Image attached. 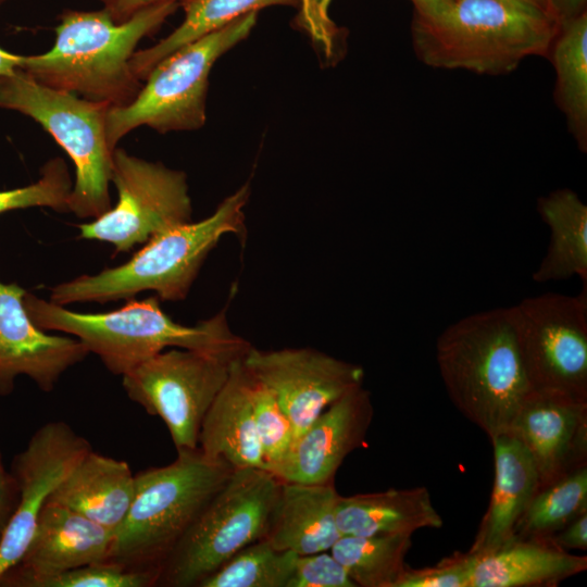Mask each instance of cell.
<instances>
[{
    "mask_svg": "<svg viewBox=\"0 0 587 587\" xmlns=\"http://www.w3.org/2000/svg\"><path fill=\"white\" fill-rule=\"evenodd\" d=\"M177 7L174 1L154 3L121 23L105 9L67 11L55 28L52 48L42 54L23 55L20 68L47 86L111 107L125 105L142 87L130 67L137 45Z\"/></svg>",
    "mask_w": 587,
    "mask_h": 587,
    "instance_id": "6da1fadb",
    "label": "cell"
},
{
    "mask_svg": "<svg viewBox=\"0 0 587 587\" xmlns=\"http://www.w3.org/2000/svg\"><path fill=\"white\" fill-rule=\"evenodd\" d=\"M436 362L457 410L491 440L509 432L529 391L514 307L464 316L436 340Z\"/></svg>",
    "mask_w": 587,
    "mask_h": 587,
    "instance_id": "7a4b0ae2",
    "label": "cell"
},
{
    "mask_svg": "<svg viewBox=\"0 0 587 587\" xmlns=\"http://www.w3.org/2000/svg\"><path fill=\"white\" fill-rule=\"evenodd\" d=\"M23 303L40 329L74 336L115 375H124L166 348L239 357L251 346L230 330L226 309L193 326H186L162 310L158 296L129 300L122 308L105 313L71 311L27 291Z\"/></svg>",
    "mask_w": 587,
    "mask_h": 587,
    "instance_id": "3957f363",
    "label": "cell"
},
{
    "mask_svg": "<svg viewBox=\"0 0 587 587\" xmlns=\"http://www.w3.org/2000/svg\"><path fill=\"white\" fill-rule=\"evenodd\" d=\"M559 26L523 0H453L435 16L414 14L412 40L426 65L498 75L549 52Z\"/></svg>",
    "mask_w": 587,
    "mask_h": 587,
    "instance_id": "277c9868",
    "label": "cell"
},
{
    "mask_svg": "<svg viewBox=\"0 0 587 587\" xmlns=\"http://www.w3.org/2000/svg\"><path fill=\"white\" fill-rule=\"evenodd\" d=\"M249 193V185L245 184L210 216L155 235L124 264L53 286L50 301L64 307L76 302L105 303L130 299L145 290H153L165 301L185 299L220 239L227 234L245 235L243 209Z\"/></svg>",
    "mask_w": 587,
    "mask_h": 587,
    "instance_id": "5b68a950",
    "label": "cell"
},
{
    "mask_svg": "<svg viewBox=\"0 0 587 587\" xmlns=\"http://www.w3.org/2000/svg\"><path fill=\"white\" fill-rule=\"evenodd\" d=\"M233 471L197 448L177 450L172 463L139 472L107 561L159 577L170 553Z\"/></svg>",
    "mask_w": 587,
    "mask_h": 587,
    "instance_id": "8992f818",
    "label": "cell"
},
{
    "mask_svg": "<svg viewBox=\"0 0 587 587\" xmlns=\"http://www.w3.org/2000/svg\"><path fill=\"white\" fill-rule=\"evenodd\" d=\"M110 107L47 86L21 68L0 76V108L35 120L73 161L75 183L68 210L82 218H97L111 209L114 149L107 134Z\"/></svg>",
    "mask_w": 587,
    "mask_h": 587,
    "instance_id": "52a82bcc",
    "label": "cell"
},
{
    "mask_svg": "<svg viewBox=\"0 0 587 587\" xmlns=\"http://www.w3.org/2000/svg\"><path fill=\"white\" fill-rule=\"evenodd\" d=\"M280 485L266 469L234 470L170 553L157 584L198 587L235 553L263 539Z\"/></svg>",
    "mask_w": 587,
    "mask_h": 587,
    "instance_id": "ba28073f",
    "label": "cell"
},
{
    "mask_svg": "<svg viewBox=\"0 0 587 587\" xmlns=\"http://www.w3.org/2000/svg\"><path fill=\"white\" fill-rule=\"evenodd\" d=\"M257 17L255 11L245 14L159 62L133 101L110 107L107 134L111 148L142 125L159 133L203 126L210 71L222 54L250 34Z\"/></svg>",
    "mask_w": 587,
    "mask_h": 587,
    "instance_id": "9c48e42d",
    "label": "cell"
},
{
    "mask_svg": "<svg viewBox=\"0 0 587 587\" xmlns=\"http://www.w3.org/2000/svg\"><path fill=\"white\" fill-rule=\"evenodd\" d=\"M239 357L172 348L122 375L123 388L164 422L176 450L197 449L203 417Z\"/></svg>",
    "mask_w": 587,
    "mask_h": 587,
    "instance_id": "30bf717a",
    "label": "cell"
},
{
    "mask_svg": "<svg viewBox=\"0 0 587 587\" xmlns=\"http://www.w3.org/2000/svg\"><path fill=\"white\" fill-rule=\"evenodd\" d=\"M529 390L587 400V286L546 292L513 305Z\"/></svg>",
    "mask_w": 587,
    "mask_h": 587,
    "instance_id": "8fae6325",
    "label": "cell"
},
{
    "mask_svg": "<svg viewBox=\"0 0 587 587\" xmlns=\"http://www.w3.org/2000/svg\"><path fill=\"white\" fill-rule=\"evenodd\" d=\"M111 182L117 202L90 223L79 224V238L113 245L115 253L177 225L191 222V200L184 172L115 148Z\"/></svg>",
    "mask_w": 587,
    "mask_h": 587,
    "instance_id": "7c38bea8",
    "label": "cell"
},
{
    "mask_svg": "<svg viewBox=\"0 0 587 587\" xmlns=\"http://www.w3.org/2000/svg\"><path fill=\"white\" fill-rule=\"evenodd\" d=\"M242 362L273 392L291 422L295 438L364 380L361 365L311 348L260 350L250 346Z\"/></svg>",
    "mask_w": 587,
    "mask_h": 587,
    "instance_id": "4fadbf2b",
    "label": "cell"
},
{
    "mask_svg": "<svg viewBox=\"0 0 587 587\" xmlns=\"http://www.w3.org/2000/svg\"><path fill=\"white\" fill-rule=\"evenodd\" d=\"M65 422H49L30 437L14 462L20 501L0 536V580L24 555L43 505L90 451Z\"/></svg>",
    "mask_w": 587,
    "mask_h": 587,
    "instance_id": "5bb4252c",
    "label": "cell"
},
{
    "mask_svg": "<svg viewBox=\"0 0 587 587\" xmlns=\"http://www.w3.org/2000/svg\"><path fill=\"white\" fill-rule=\"evenodd\" d=\"M374 417L371 394L358 387L328 405L271 472L282 482L330 484L347 455L364 444Z\"/></svg>",
    "mask_w": 587,
    "mask_h": 587,
    "instance_id": "9a60e30c",
    "label": "cell"
},
{
    "mask_svg": "<svg viewBox=\"0 0 587 587\" xmlns=\"http://www.w3.org/2000/svg\"><path fill=\"white\" fill-rule=\"evenodd\" d=\"M510 432L534 461L538 489L587 466V400L529 390Z\"/></svg>",
    "mask_w": 587,
    "mask_h": 587,
    "instance_id": "2e32d148",
    "label": "cell"
},
{
    "mask_svg": "<svg viewBox=\"0 0 587 587\" xmlns=\"http://www.w3.org/2000/svg\"><path fill=\"white\" fill-rule=\"evenodd\" d=\"M26 290L0 282V395L13 390L18 375H26L43 391L89 353L77 338L48 335L30 320L23 298Z\"/></svg>",
    "mask_w": 587,
    "mask_h": 587,
    "instance_id": "e0dca14e",
    "label": "cell"
},
{
    "mask_svg": "<svg viewBox=\"0 0 587 587\" xmlns=\"http://www.w3.org/2000/svg\"><path fill=\"white\" fill-rule=\"evenodd\" d=\"M114 530L80 513L48 501L30 542L18 562V586L33 587L45 577L107 561Z\"/></svg>",
    "mask_w": 587,
    "mask_h": 587,
    "instance_id": "ac0fdd59",
    "label": "cell"
},
{
    "mask_svg": "<svg viewBox=\"0 0 587 587\" xmlns=\"http://www.w3.org/2000/svg\"><path fill=\"white\" fill-rule=\"evenodd\" d=\"M242 357L232 363L227 380L203 417L198 448L234 470L266 469L253 416L250 373Z\"/></svg>",
    "mask_w": 587,
    "mask_h": 587,
    "instance_id": "d6986e66",
    "label": "cell"
},
{
    "mask_svg": "<svg viewBox=\"0 0 587 587\" xmlns=\"http://www.w3.org/2000/svg\"><path fill=\"white\" fill-rule=\"evenodd\" d=\"M335 483L282 482L264 539L298 555L329 551L341 534Z\"/></svg>",
    "mask_w": 587,
    "mask_h": 587,
    "instance_id": "ffe728a7",
    "label": "cell"
},
{
    "mask_svg": "<svg viewBox=\"0 0 587 587\" xmlns=\"http://www.w3.org/2000/svg\"><path fill=\"white\" fill-rule=\"evenodd\" d=\"M495 478L488 508L469 552L482 554L514 536V528L539 487L534 461L519 437L505 432L492 438Z\"/></svg>",
    "mask_w": 587,
    "mask_h": 587,
    "instance_id": "44dd1931",
    "label": "cell"
},
{
    "mask_svg": "<svg viewBox=\"0 0 587 587\" xmlns=\"http://www.w3.org/2000/svg\"><path fill=\"white\" fill-rule=\"evenodd\" d=\"M587 569V557L572 554L548 538L517 537L478 554L471 587H539Z\"/></svg>",
    "mask_w": 587,
    "mask_h": 587,
    "instance_id": "7402d4cb",
    "label": "cell"
},
{
    "mask_svg": "<svg viewBox=\"0 0 587 587\" xmlns=\"http://www.w3.org/2000/svg\"><path fill=\"white\" fill-rule=\"evenodd\" d=\"M336 516L341 536H412L422 528L444 525L428 489L423 486L339 495Z\"/></svg>",
    "mask_w": 587,
    "mask_h": 587,
    "instance_id": "603a6c76",
    "label": "cell"
},
{
    "mask_svg": "<svg viewBox=\"0 0 587 587\" xmlns=\"http://www.w3.org/2000/svg\"><path fill=\"white\" fill-rule=\"evenodd\" d=\"M134 494L135 475L128 463L90 450L49 501L115 532L129 510Z\"/></svg>",
    "mask_w": 587,
    "mask_h": 587,
    "instance_id": "cb8c5ba5",
    "label": "cell"
},
{
    "mask_svg": "<svg viewBox=\"0 0 587 587\" xmlns=\"http://www.w3.org/2000/svg\"><path fill=\"white\" fill-rule=\"evenodd\" d=\"M537 210L550 230L546 254L533 273L537 283L577 276L587 284V205L571 189L540 197Z\"/></svg>",
    "mask_w": 587,
    "mask_h": 587,
    "instance_id": "d4e9b609",
    "label": "cell"
},
{
    "mask_svg": "<svg viewBox=\"0 0 587 587\" xmlns=\"http://www.w3.org/2000/svg\"><path fill=\"white\" fill-rule=\"evenodd\" d=\"M555 101L579 149H587V12L560 23L549 49Z\"/></svg>",
    "mask_w": 587,
    "mask_h": 587,
    "instance_id": "484cf974",
    "label": "cell"
},
{
    "mask_svg": "<svg viewBox=\"0 0 587 587\" xmlns=\"http://www.w3.org/2000/svg\"><path fill=\"white\" fill-rule=\"evenodd\" d=\"M185 18L167 37L152 47L135 51L130 67L138 79L171 53L250 12L277 4H298L299 0H184Z\"/></svg>",
    "mask_w": 587,
    "mask_h": 587,
    "instance_id": "4316f807",
    "label": "cell"
},
{
    "mask_svg": "<svg viewBox=\"0 0 587 587\" xmlns=\"http://www.w3.org/2000/svg\"><path fill=\"white\" fill-rule=\"evenodd\" d=\"M411 546V535H342L329 551L357 587H394Z\"/></svg>",
    "mask_w": 587,
    "mask_h": 587,
    "instance_id": "83f0119b",
    "label": "cell"
},
{
    "mask_svg": "<svg viewBox=\"0 0 587 587\" xmlns=\"http://www.w3.org/2000/svg\"><path fill=\"white\" fill-rule=\"evenodd\" d=\"M587 512V466L540 488L514 528V536L547 538Z\"/></svg>",
    "mask_w": 587,
    "mask_h": 587,
    "instance_id": "f1b7e54d",
    "label": "cell"
},
{
    "mask_svg": "<svg viewBox=\"0 0 587 587\" xmlns=\"http://www.w3.org/2000/svg\"><path fill=\"white\" fill-rule=\"evenodd\" d=\"M297 555L263 538L235 553L198 587H288Z\"/></svg>",
    "mask_w": 587,
    "mask_h": 587,
    "instance_id": "f546056e",
    "label": "cell"
},
{
    "mask_svg": "<svg viewBox=\"0 0 587 587\" xmlns=\"http://www.w3.org/2000/svg\"><path fill=\"white\" fill-rule=\"evenodd\" d=\"M250 397L266 469L271 471L288 452L294 427L273 392L251 373Z\"/></svg>",
    "mask_w": 587,
    "mask_h": 587,
    "instance_id": "4dcf8cb0",
    "label": "cell"
},
{
    "mask_svg": "<svg viewBox=\"0 0 587 587\" xmlns=\"http://www.w3.org/2000/svg\"><path fill=\"white\" fill-rule=\"evenodd\" d=\"M72 180L63 159L48 161L41 177L26 187L0 190V214L17 209L47 207L58 212H70L68 198Z\"/></svg>",
    "mask_w": 587,
    "mask_h": 587,
    "instance_id": "1f68e13d",
    "label": "cell"
},
{
    "mask_svg": "<svg viewBox=\"0 0 587 587\" xmlns=\"http://www.w3.org/2000/svg\"><path fill=\"white\" fill-rule=\"evenodd\" d=\"M157 582L158 575L152 572L128 570L103 561L45 577L33 587H147Z\"/></svg>",
    "mask_w": 587,
    "mask_h": 587,
    "instance_id": "d6a6232c",
    "label": "cell"
},
{
    "mask_svg": "<svg viewBox=\"0 0 587 587\" xmlns=\"http://www.w3.org/2000/svg\"><path fill=\"white\" fill-rule=\"evenodd\" d=\"M477 553L454 552L433 566L405 565L394 587H471Z\"/></svg>",
    "mask_w": 587,
    "mask_h": 587,
    "instance_id": "836d02e7",
    "label": "cell"
},
{
    "mask_svg": "<svg viewBox=\"0 0 587 587\" xmlns=\"http://www.w3.org/2000/svg\"><path fill=\"white\" fill-rule=\"evenodd\" d=\"M288 587H357V585L330 551H322L297 555Z\"/></svg>",
    "mask_w": 587,
    "mask_h": 587,
    "instance_id": "e575fe53",
    "label": "cell"
},
{
    "mask_svg": "<svg viewBox=\"0 0 587 587\" xmlns=\"http://www.w3.org/2000/svg\"><path fill=\"white\" fill-rule=\"evenodd\" d=\"M332 0H299V26L310 36L326 58L337 48L338 29L329 16Z\"/></svg>",
    "mask_w": 587,
    "mask_h": 587,
    "instance_id": "d590c367",
    "label": "cell"
},
{
    "mask_svg": "<svg viewBox=\"0 0 587 587\" xmlns=\"http://www.w3.org/2000/svg\"><path fill=\"white\" fill-rule=\"evenodd\" d=\"M563 550L587 549V512L583 513L558 533L547 537Z\"/></svg>",
    "mask_w": 587,
    "mask_h": 587,
    "instance_id": "8d00e7d4",
    "label": "cell"
},
{
    "mask_svg": "<svg viewBox=\"0 0 587 587\" xmlns=\"http://www.w3.org/2000/svg\"><path fill=\"white\" fill-rule=\"evenodd\" d=\"M165 1L179 2L184 0H101L104 4L103 9H105L117 23L126 21L145 7Z\"/></svg>",
    "mask_w": 587,
    "mask_h": 587,
    "instance_id": "74e56055",
    "label": "cell"
},
{
    "mask_svg": "<svg viewBox=\"0 0 587 587\" xmlns=\"http://www.w3.org/2000/svg\"><path fill=\"white\" fill-rule=\"evenodd\" d=\"M587 0H550L551 12L561 23L586 11Z\"/></svg>",
    "mask_w": 587,
    "mask_h": 587,
    "instance_id": "f35d334b",
    "label": "cell"
},
{
    "mask_svg": "<svg viewBox=\"0 0 587 587\" xmlns=\"http://www.w3.org/2000/svg\"><path fill=\"white\" fill-rule=\"evenodd\" d=\"M415 8V15L432 17L446 10L453 0H411Z\"/></svg>",
    "mask_w": 587,
    "mask_h": 587,
    "instance_id": "ab89813d",
    "label": "cell"
},
{
    "mask_svg": "<svg viewBox=\"0 0 587 587\" xmlns=\"http://www.w3.org/2000/svg\"><path fill=\"white\" fill-rule=\"evenodd\" d=\"M23 55L8 52L0 48V76L12 74L21 67Z\"/></svg>",
    "mask_w": 587,
    "mask_h": 587,
    "instance_id": "60d3db41",
    "label": "cell"
},
{
    "mask_svg": "<svg viewBox=\"0 0 587 587\" xmlns=\"http://www.w3.org/2000/svg\"><path fill=\"white\" fill-rule=\"evenodd\" d=\"M8 491H9L8 480H7L3 467L0 462V533L2 532L1 530V527L3 524L2 521L8 511Z\"/></svg>",
    "mask_w": 587,
    "mask_h": 587,
    "instance_id": "b9f144b4",
    "label": "cell"
},
{
    "mask_svg": "<svg viewBox=\"0 0 587 587\" xmlns=\"http://www.w3.org/2000/svg\"><path fill=\"white\" fill-rule=\"evenodd\" d=\"M523 1H526L528 3H532V4L542 9V10H545L546 12H548L549 14H551L553 16V14L551 12L550 0H523Z\"/></svg>",
    "mask_w": 587,
    "mask_h": 587,
    "instance_id": "7bdbcfd3",
    "label": "cell"
},
{
    "mask_svg": "<svg viewBox=\"0 0 587 587\" xmlns=\"http://www.w3.org/2000/svg\"><path fill=\"white\" fill-rule=\"evenodd\" d=\"M4 1H7V0H0V4L3 3Z\"/></svg>",
    "mask_w": 587,
    "mask_h": 587,
    "instance_id": "ee69618b",
    "label": "cell"
}]
</instances>
